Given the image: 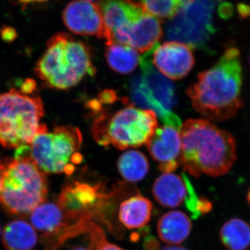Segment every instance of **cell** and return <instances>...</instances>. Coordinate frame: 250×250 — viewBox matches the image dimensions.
<instances>
[{"instance_id": "ac0fdd59", "label": "cell", "mask_w": 250, "mask_h": 250, "mask_svg": "<svg viewBox=\"0 0 250 250\" xmlns=\"http://www.w3.org/2000/svg\"><path fill=\"white\" fill-rule=\"evenodd\" d=\"M191 229L190 218L180 210L168 212L158 221L157 231L161 241L172 246L183 243Z\"/></svg>"}, {"instance_id": "52a82bcc", "label": "cell", "mask_w": 250, "mask_h": 250, "mask_svg": "<svg viewBox=\"0 0 250 250\" xmlns=\"http://www.w3.org/2000/svg\"><path fill=\"white\" fill-rule=\"evenodd\" d=\"M80 129L70 126L54 128L49 133L41 124L39 132L31 143V158L44 173H65L70 175L75 165L82 161L78 152L82 143Z\"/></svg>"}, {"instance_id": "f546056e", "label": "cell", "mask_w": 250, "mask_h": 250, "mask_svg": "<svg viewBox=\"0 0 250 250\" xmlns=\"http://www.w3.org/2000/svg\"><path fill=\"white\" fill-rule=\"evenodd\" d=\"M36 88V83L35 81L33 79H27L23 82L22 86H21V93L23 95H29L34 92Z\"/></svg>"}, {"instance_id": "d6986e66", "label": "cell", "mask_w": 250, "mask_h": 250, "mask_svg": "<svg viewBox=\"0 0 250 250\" xmlns=\"http://www.w3.org/2000/svg\"><path fill=\"white\" fill-rule=\"evenodd\" d=\"M153 205L149 199L135 195L121 204L118 213L120 221L129 229L144 228L152 216Z\"/></svg>"}, {"instance_id": "5b68a950", "label": "cell", "mask_w": 250, "mask_h": 250, "mask_svg": "<svg viewBox=\"0 0 250 250\" xmlns=\"http://www.w3.org/2000/svg\"><path fill=\"white\" fill-rule=\"evenodd\" d=\"M94 120L93 135L100 146H113L119 149L147 144L157 129V116L150 110L137 108L133 104L114 113H98Z\"/></svg>"}, {"instance_id": "cb8c5ba5", "label": "cell", "mask_w": 250, "mask_h": 250, "mask_svg": "<svg viewBox=\"0 0 250 250\" xmlns=\"http://www.w3.org/2000/svg\"><path fill=\"white\" fill-rule=\"evenodd\" d=\"M146 14L160 19H172L181 9L179 0H127Z\"/></svg>"}, {"instance_id": "e575fe53", "label": "cell", "mask_w": 250, "mask_h": 250, "mask_svg": "<svg viewBox=\"0 0 250 250\" xmlns=\"http://www.w3.org/2000/svg\"><path fill=\"white\" fill-rule=\"evenodd\" d=\"M18 1H19L21 4H24V6H26V5L28 4H30L31 2H34L33 0H18Z\"/></svg>"}, {"instance_id": "836d02e7", "label": "cell", "mask_w": 250, "mask_h": 250, "mask_svg": "<svg viewBox=\"0 0 250 250\" xmlns=\"http://www.w3.org/2000/svg\"><path fill=\"white\" fill-rule=\"evenodd\" d=\"M194 0H179V4H180L181 8L185 7L188 5L191 4Z\"/></svg>"}, {"instance_id": "ffe728a7", "label": "cell", "mask_w": 250, "mask_h": 250, "mask_svg": "<svg viewBox=\"0 0 250 250\" xmlns=\"http://www.w3.org/2000/svg\"><path fill=\"white\" fill-rule=\"evenodd\" d=\"M2 241L7 250H31L37 243V233L31 224L22 220H14L5 226Z\"/></svg>"}, {"instance_id": "d6a6232c", "label": "cell", "mask_w": 250, "mask_h": 250, "mask_svg": "<svg viewBox=\"0 0 250 250\" xmlns=\"http://www.w3.org/2000/svg\"><path fill=\"white\" fill-rule=\"evenodd\" d=\"M161 250H188L187 248H184L182 246H167L163 248Z\"/></svg>"}, {"instance_id": "603a6c76", "label": "cell", "mask_w": 250, "mask_h": 250, "mask_svg": "<svg viewBox=\"0 0 250 250\" xmlns=\"http://www.w3.org/2000/svg\"><path fill=\"white\" fill-rule=\"evenodd\" d=\"M118 169L122 177L129 182H138L147 175L149 164L146 156L139 151L125 152L120 157Z\"/></svg>"}, {"instance_id": "8992f818", "label": "cell", "mask_w": 250, "mask_h": 250, "mask_svg": "<svg viewBox=\"0 0 250 250\" xmlns=\"http://www.w3.org/2000/svg\"><path fill=\"white\" fill-rule=\"evenodd\" d=\"M44 116L40 97H29L11 89L0 95V145L6 148L31 145L39 132Z\"/></svg>"}, {"instance_id": "8d00e7d4", "label": "cell", "mask_w": 250, "mask_h": 250, "mask_svg": "<svg viewBox=\"0 0 250 250\" xmlns=\"http://www.w3.org/2000/svg\"><path fill=\"white\" fill-rule=\"evenodd\" d=\"M247 200H248V203L250 206V188L249 190H248V195H247Z\"/></svg>"}, {"instance_id": "3957f363", "label": "cell", "mask_w": 250, "mask_h": 250, "mask_svg": "<svg viewBox=\"0 0 250 250\" xmlns=\"http://www.w3.org/2000/svg\"><path fill=\"white\" fill-rule=\"evenodd\" d=\"M34 72L46 86L65 90L77 84L86 75L93 76L95 68L89 47L62 32L47 41V49Z\"/></svg>"}, {"instance_id": "44dd1931", "label": "cell", "mask_w": 250, "mask_h": 250, "mask_svg": "<svg viewBox=\"0 0 250 250\" xmlns=\"http://www.w3.org/2000/svg\"><path fill=\"white\" fill-rule=\"evenodd\" d=\"M220 239L228 250H246L250 246L249 224L242 219H230L220 229Z\"/></svg>"}, {"instance_id": "f35d334b", "label": "cell", "mask_w": 250, "mask_h": 250, "mask_svg": "<svg viewBox=\"0 0 250 250\" xmlns=\"http://www.w3.org/2000/svg\"><path fill=\"white\" fill-rule=\"evenodd\" d=\"M45 1H47V0H33L34 2H44Z\"/></svg>"}, {"instance_id": "4316f807", "label": "cell", "mask_w": 250, "mask_h": 250, "mask_svg": "<svg viewBox=\"0 0 250 250\" xmlns=\"http://www.w3.org/2000/svg\"><path fill=\"white\" fill-rule=\"evenodd\" d=\"M0 36L5 42H11L17 38V32L13 27L4 26L0 29Z\"/></svg>"}, {"instance_id": "60d3db41", "label": "cell", "mask_w": 250, "mask_h": 250, "mask_svg": "<svg viewBox=\"0 0 250 250\" xmlns=\"http://www.w3.org/2000/svg\"><path fill=\"white\" fill-rule=\"evenodd\" d=\"M0 234H1V228H0Z\"/></svg>"}, {"instance_id": "8fae6325", "label": "cell", "mask_w": 250, "mask_h": 250, "mask_svg": "<svg viewBox=\"0 0 250 250\" xmlns=\"http://www.w3.org/2000/svg\"><path fill=\"white\" fill-rule=\"evenodd\" d=\"M162 36L160 21L143 11L135 21L115 31L106 43L116 42L137 52H147L156 47Z\"/></svg>"}, {"instance_id": "74e56055", "label": "cell", "mask_w": 250, "mask_h": 250, "mask_svg": "<svg viewBox=\"0 0 250 250\" xmlns=\"http://www.w3.org/2000/svg\"><path fill=\"white\" fill-rule=\"evenodd\" d=\"M1 163L0 161V190H1Z\"/></svg>"}, {"instance_id": "ba28073f", "label": "cell", "mask_w": 250, "mask_h": 250, "mask_svg": "<svg viewBox=\"0 0 250 250\" xmlns=\"http://www.w3.org/2000/svg\"><path fill=\"white\" fill-rule=\"evenodd\" d=\"M151 53L152 50L141 57L143 73L131 81L130 93L133 103L154 112L166 125L180 129L182 122L172 110L175 104L174 85L153 67Z\"/></svg>"}, {"instance_id": "30bf717a", "label": "cell", "mask_w": 250, "mask_h": 250, "mask_svg": "<svg viewBox=\"0 0 250 250\" xmlns=\"http://www.w3.org/2000/svg\"><path fill=\"white\" fill-rule=\"evenodd\" d=\"M213 5L208 0H194L181 8L166 27V36L190 48H200L213 34Z\"/></svg>"}, {"instance_id": "7bdbcfd3", "label": "cell", "mask_w": 250, "mask_h": 250, "mask_svg": "<svg viewBox=\"0 0 250 250\" xmlns=\"http://www.w3.org/2000/svg\"><path fill=\"white\" fill-rule=\"evenodd\" d=\"M218 1H220V0H218Z\"/></svg>"}, {"instance_id": "f1b7e54d", "label": "cell", "mask_w": 250, "mask_h": 250, "mask_svg": "<svg viewBox=\"0 0 250 250\" xmlns=\"http://www.w3.org/2000/svg\"><path fill=\"white\" fill-rule=\"evenodd\" d=\"M160 243L154 236H148L145 239L143 248L145 250H159Z\"/></svg>"}, {"instance_id": "e0dca14e", "label": "cell", "mask_w": 250, "mask_h": 250, "mask_svg": "<svg viewBox=\"0 0 250 250\" xmlns=\"http://www.w3.org/2000/svg\"><path fill=\"white\" fill-rule=\"evenodd\" d=\"M152 192L154 198L161 206L175 208L185 200L187 187L183 177L173 173H164L156 179Z\"/></svg>"}, {"instance_id": "4fadbf2b", "label": "cell", "mask_w": 250, "mask_h": 250, "mask_svg": "<svg viewBox=\"0 0 250 250\" xmlns=\"http://www.w3.org/2000/svg\"><path fill=\"white\" fill-rule=\"evenodd\" d=\"M153 65L164 76L180 80L193 67L195 59L191 48L177 41H168L152 49Z\"/></svg>"}, {"instance_id": "484cf974", "label": "cell", "mask_w": 250, "mask_h": 250, "mask_svg": "<svg viewBox=\"0 0 250 250\" xmlns=\"http://www.w3.org/2000/svg\"><path fill=\"white\" fill-rule=\"evenodd\" d=\"M197 209L200 215L207 214L213 209V204L207 197H199Z\"/></svg>"}, {"instance_id": "d4e9b609", "label": "cell", "mask_w": 250, "mask_h": 250, "mask_svg": "<svg viewBox=\"0 0 250 250\" xmlns=\"http://www.w3.org/2000/svg\"><path fill=\"white\" fill-rule=\"evenodd\" d=\"M182 177H183L186 187H187V195L185 197L186 207L188 210L191 213L192 218L197 219L200 216L197 209L199 197H197L196 192L187 174H184Z\"/></svg>"}, {"instance_id": "9c48e42d", "label": "cell", "mask_w": 250, "mask_h": 250, "mask_svg": "<svg viewBox=\"0 0 250 250\" xmlns=\"http://www.w3.org/2000/svg\"><path fill=\"white\" fill-rule=\"evenodd\" d=\"M124 190L118 187L108 192L101 183L75 182L62 189L57 204L70 225L97 219L110 228L106 210L113 207L118 196L123 195Z\"/></svg>"}, {"instance_id": "7c38bea8", "label": "cell", "mask_w": 250, "mask_h": 250, "mask_svg": "<svg viewBox=\"0 0 250 250\" xmlns=\"http://www.w3.org/2000/svg\"><path fill=\"white\" fill-rule=\"evenodd\" d=\"M62 21L72 33L82 36H96L106 39L107 30L99 4L75 0L69 3L62 12Z\"/></svg>"}, {"instance_id": "1f68e13d", "label": "cell", "mask_w": 250, "mask_h": 250, "mask_svg": "<svg viewBox=\"0 0 250 250\" xmlns=\"http://www.w3.org/2000/svg\"><path fill=\"white\" fill-rule=\"evenodd\" d=\"M238 11L240 16L242 18H248L250 16V6L246 4L238 5Z\"/></svg>"}, {"instance_id": "83f0119b", "label": "cell", "mask_w": 250, "mask_h": 250, "mask_svg": "<svg viewBox=\"0 0 250 250\" xmlns=\"http://www.w3.org/2000/svg\"><path fill=\"white\" fill-rule=\"evenodd\" d=\"M233 5L230 4V3H223L219 6L218 14L223 19H229L233 16Z\"/></svg>"}, {"instance_id": "5bb4252c", "label": "cell", "mask_w": 250, "mask_h": 250, "mask_svg": "<svg viewBox=\"0 0 250 250\" xmlns=\"http://www.w3.org/2000/svg\"><path fill=\"white\" fill-rule=\"evenodd\" d=\"M147 145L150 155L159 163L161 172L171 173L177 168L182 150L180 129L165 125L156 129Z\"/></svg>"}, {"instance_id": "2e32d148", "label": "cell", "mask_w": 250, "mask_h": 250, "mask_svg": "<svg viewBox=\"0 0 250 250\" xmlns=\"http://www.w3.org/2000/svg\"><path fill=\"white\" fill-rule=\"evenodd\" d=\"M99 5L107 30L106 42L110 41L115 31L135 21L143 12L127 0H101Z\"/></svg>"}, {"instance_id": "6da1fadb", "label": "cell", "mask_w": 250, "mask_h": 250, "mask_svg": "<svg viewBox=\"0 0 250 250\" xmlns=\"http://www.w3.org/2000/svg\"><path fill=\"white\" fill-rule=\"evenodd\" d=\"M240 51L229 47L218 62L199 74L187 94L192 106L207 121L221 122L236 116L243 104Z\"/></svg>"}, {"instance_id": "d590c367", "label": "cell", "mask_w": 250, "mask_h": 250, "mask_svg": "<svg viewBox=\"0 0 250 250\" xmlns=\"http://www.w3.org/2000/svg\"><path fill=\"white\" fill-rule=\"evenodd\" d=\"M71 250H90L88 249V248H84V247L76 246V247H75V248H74L73 249H72Z\"/></svg>"}, {"instance_id": "4dcf8cb0", "label": "cell", "mask_w": 250, "mask_h": 250, "mask_svg": "<svg viewBox=\"0 0 250 250\" xmlns=\"http://www.w3.org/2000/svg\"><path fill=\"white\" fill-rule=\"evenodd\" d=\"M92 250H125L114 244L108 243L106 238L98 243Z\"/></svg>"}, {"instance_id": "7a4b0ae2", "label": "cell", "mask_w": 250, "mask_h": 250, "mask_svg": "<svg viewBox=\"0 0 250 250\" xmlns=\"http://www.w3.org/2000/svg\"><path fill=\"white\" fill-rule=\"evenodd\" d=\"M180 164L184 171L199 178L202 174L215 177L229 172L236 160L232 135L209 121L187 120L180 129Z\"/></svg>"}, {"instance_id": "9a60e30c", "label": "cell", "mask_w": 250, "mask_h": 250, "mask_svg": "<svg viewBox=\"0 0 250 250\" xmlns=\"http://www.w3.org/2000/svg\"><path fill=\"white\" fill-rule=\"evenodd\" d=\"M31 225L42 233L41 242L46 250H54L56 242L70 224L57 203L42 202L29 215Z\"/></svg>"}, {"instance_id": "7402d4cb", "label": "cell", "mask_w": 250, "mask_h": 250, "mask_svg": "<svg viewBox=\"0 0 250 250\" xmlns=\"http://www.w3.org/2000/svg\"><path fill=\"white\" fill-rule=\"evenodd\" d=\"M106 59L115 72L128 74L134 71L141 62L139 52L129 46L116 42L106 43Z\"/></svg>"}, {"instance_id": "ab89813d", "label": "cell", "mask_w": 250, "mask_h": 250, "mask_svg": "<svg viewBox=\"0 0 250 250\" xmlns=\"http://www.w3.org/2000/svg\"><path fill=\"white\" fill-rule=\"evenodd\" d=\"M82 1H94V0H82Z\"/></svg>"}, {"instance_id": "277c9868", "label": "cell", "mask_w": 250, "mask_h": 250, "mask_svg": "<svg viewBox=\"0 0 250 250\" xmlns=\"http://www.w3.org/2000/svg\"><path fill=\"white\" fill-rule=\"evenodd\" d=\"M1 170L0 204L7 213L27 216L45 201L48 193L45 173L31 158L6 159Z\"/></svg>"}, {"instance_id": "b9f144b4", "label": "cell", "mask_w": 250, "mask_h": 250, "mask_svg": "<svg viewBox=\"0 0 250 250\" xmlns=\"http://www.w3.org/2000/svg\"></svg>"}]
</instances>
